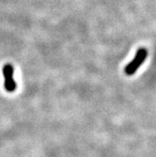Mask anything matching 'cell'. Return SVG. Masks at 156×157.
<instances>
[{
  "label": "cell",
  "instance_id": "1",
  "mask_svg": "<svg viewBox=\"0 0 156 157\" xmlns=\"http://www.w3.org/2000/svg\"><path fill=\"white\" fill-rule=\"evenodd\" d=\"M147 54H148V52H147L146 48H139L137 50L134 58L125 67V74L128 76H131L135 74L139 68V66H142L143 63L145 62V60L147 57Z\"/></svg>",
  "mask_w": 156,
  "mask_h": 157
},
{
  "label": "cell",
  "instance_id": "2",
  "mask_svg": "<svg viewBox=\"0 0 156 157\" xmlns=\"http://www.w3.org/2000/svg\"><path fill=\"white\" fill-rule=\"evenodd\" d=\"M2 73L4 76V87L9 93H13L17 89V84L14 78V70L10 64H6L3 66Z\"/></svg>",
  "mask_w": 156,
  "mask_h": 157
}]
</instances>
